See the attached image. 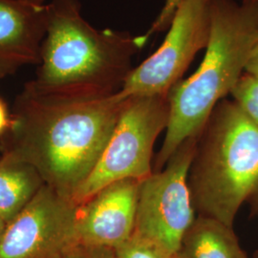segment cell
Instances as JSON below:
<instances>
[{
  "instance_id": "6",
  "label": "cell",
  "mask_w": 258,
  "mask_h": 258,
  "mask_svg": "<svg viewBox=\"0 0 258 258\" xmlns=\"http://www.w3.org/2000/svg\"><path fill=\"white\" fill-rule=\"evenodd\" d=\"M199 137L187 139L161 170L140 182L134 233L179 252L192 225L194 204L188 174Z\"/></svg>"
},
{
  "instance_id": "14",
  "label": "cell",
  "mask_w": 258,
  "mask_h": 258,
  "mask_svg": "<svg viewBox=\"0 0 258 258\" xmlns=\"http://www.w3.org/2000/svg\"><path fill=\"white\" fill-rule=\"evenodd\" d=\"M233 102L250 120L258 124V81L249 75H242L231 91Z\"/></svg>"
},
{
  "instance_id": "3",
  "label": "cell",
  "mask_w": 258,
  "mask_h": 258,
  "mask_svg": "<svg viewBox=\"0 0 258 258\" xmlns=\"http://www.w3.org/2000/svg\"><path fill=\"white\" fill-rule=\"evenodd\" d=\"M258 36V5L213 0L210 40L198 69L171 88L169 120L156 161L161 170L187 139L200 137L215 106L245 73Z\"/></svg>"
},
{
  "instance_id": "1",
  "label": "cell",
  "mask_w": 258,
  "mask_h": 258,
  "mask_svg": "<svg viewBox=\"0 0 258 258\" xmlns=\"http://www.w3.org/2000/svg\"><path fill=\"white\" fill-rule=\"evenodd\" d=\"M127 99L43 92L28 83L11 120L12 151L37 169L45 184L71 199L106 147Z\"/></svg>"
},
{
  "instance_id": "20",
  "label": "cell",
  "mask_w": 258,
  "mask_h": 258,
  "mask_svg": "<svg viewBox=\"0 0 258 258\" xmlns=\"http://www.w3.org/2000/svg\"><path fill=\"white\" fill-rule=\"evenodd\" d=\"M241 2L251 5H258V0H241Z\"/></svg>"
},
{
  "instance_id": "4",
  "label": "cell",
  "mask_w": 258,
  "mask_h": 258,
  "mask_svg": "<svg viewBox=\"0 0 258 258\" xmlns=\"http://www.w3.org/2000/svg\"><path fill=\"white\" fill-rule=\"evenodd\" d=\"M188 186L194 210L232 227L242 205L258 192V124L222 100L198 139Z\"/></svg>"
},
{
  "instance_id": "8",
  "label": "cell",
  "mask_w": 258,
  "mask_h": 258,
  "mask_svg": "<svg viewBox=\"0 0 258 258\" xmlns=\"http://www.w3.org/2000/svg\"><path fill=\"white\" fill-rule=\"evenodd\" d=\"M78 206L44 184L10 222L0 258H63L76 239Z\"/></svg>"
},
{
  "instance_id": "13",
  "label": "cell",
  "mask_w": 258,
  "mask_h": 258,
  "mask_svg": "<svg viewBox=\"0 0 258 258\" xmlns=\"http://www.w3.org/2000/svg\"><path fill=\"white\" fill-rule=\"evenodd\" d=\"M116 258H180L179 252L164 248L136 233L114 249Z\"/></svg>"
},
{
  "instance_id": "9",
  "label": "cell",
  "mask_w": 258,
  "mask_h": 258,
  "mask_svg": "<svg viewBox=\"0 0 258 258\" xmlns=\"http://www.w3.org/2000/svg\"><path fill=\"white\" fill-rule=\"evenodd\" d=\"M140 182H115L78 206L77 243L115 249L126 242L135 231Z\"/></svg>"
},
{
  "instance_id": "12",
  "label": "cell",
  "mask_w": 258,
  "mask_h": 258,
  "mask_svg": "<svg viewBox=\"0 0 258 258\" xmlns=\"http://www.w3.org/2000/svg\"><path fill=\"white\" fill-rule=\"evenodd\" d=\"M180 258H249L232 227L199 215L184 234Z\"/></svg>"
},
{
  "instance_id": "18",
  "label": "cell",
  "mask_w": 258,
  "mask_h": 258,
  "mask_svg": "<svg viewBox=\"0 0 258 258\" xmlns=\"http://www.w3.org/2000/svg\"><path fill=\"white\" fill-rule=\"evenodd\" d=\"M11 125V119H10L8 111L6 106L0 100V135L9 127Z\"/></svg>"
},
{
  "instance_id": "5",
  "label": "cell",
  "mask_w": 258,
  "mask_h": 258,
  "mask_svg": "<svg viewBox=\"0 0 258 258\" xmlns=\"http://www.w3.org/2000/svg\"><path fill=\"white\" fill-rule=\"evenodd\" d=\"M168 120L167 95L127 99L102 156L72 201L80 206L115 182L150 175L154 144Z\"/></svg>"
},
{
  "instance_id": "10",
  "label": "cell",
  "mask_w": 258,
  "mask_h": 258,
  "mask_svg": "<svg viewBox=\"0 0 258 258\" xmlns=\"http://www.w3.org/2000/svg\"><path fill=\"white\" fill-rule=\"evenodd\" d=\"M47 18L46 0H0V79L39 63Z\"/></svg>"
},
{
  "instance_id": "11",
  "label": "cell",
  "mask_w": 258,
  "mask_h": 258,
  "mask_svg": "<svg viewBox=\"0 0 258 258\" xmlns=\"http://www.w3.org/2000/svg\"><path fill=\"white\" fill-rule=\"evenodd\" d=\"M45 184L37 168L18 154L0 158V216L9 224Z\"/></svg>"
},
{
  "instance_id": "17",
  "label": "cell",
  "mask_w": 258,
  "mask_h": 258,
  "mask_svg": "<svg viewBox=\"0 0 258 258\" xmlns=\"http://www.w3.org/2000/svg\"><path fill=\"white\" fill-rule=\"evenodd\" d=\"M245 73L253 77L258 81V36L253 48L251 50L249 60L246 65Z\"/></svg>"
},
{
  "instance_id": "2",
  "label": "cell",
  "mask_w": 258,
  "mask_h": 258,
  "mask_svg": "<svg viewBox=\"0 0 258 258\" xmlns=\"http://www.w3.org/2000/svg\"><path fill=\"white\" fill-rule=\"evenodd\" d=\"M148 42L143 34L94 27L83 18L79 0H51L37 76L30 83L59 95L115 94Z\"/></svg>"
},
{
  "instance_id": "21",
  "label": "cell",
  "mask_w": 258,
  "mask_h": 258,
  "mask_svg": "<svg viewBox=\"0 0 258 258\" xmlns=\"http://www.w3.org/2000/svg\"><path fill=\"white\" fill-rule=\"evenodd\" d=\"M254 258H258V251L255 252V254H254Z\"/></svg>"
},
{
  "instance_id": "7",
  "label": "cell",
  "mask_w": 258,
  "mask_h": 258,
  "mask_svg": "<svg viewBox=\"0 0 258 258\" xmlns=\"http://www.w3.org/2000/svg\"><path fill=\"white\" fill-rule=\"evenodd\" d=\"M213 0H184L175 12L161 46L125 78L119 94L124 99L166 96L183 80L212 29Z\"/></svg>"
},
{
  "instance_id": "16",
  "label": "cell",
  "mask_w": 258,
  "mask_h": 258,
  "mask_svg": "<svg viewBox=\"0 0 258 258\" xmlns=\"http://www.w3.org/2000/svg\"><path fill=\"white\" fill-rule=\"evenodd\" d=\"M63 258H116L114 249L104 248H95L75 244L74 246L65 253Z\"/></svg>"
},
{
  "instance_id": "19",
  "label": "cell",
  "mask_w": 258,
  "mask_h": 258,
  "mask_svg": "<svg viewBox=\"0 0 258 258\" xmlns=\"http://www.w3.org/2000/svg\"><path fill=\"white\" fill-rule=\"evenodd\" d=\"M7 226H8V223L0 216V241L2 239L4 233H5V231L7 229Z\"/></svg>"
},
{
  "instance_id": "15",
  "label": "cell",
  "mask_w": 258,
  "mask_h": 258,
  "mask_svg": "<svg viewBox=\"0 0 258 258\" xmlns=\"http://www.w3.org/2000/svg\"><path fill=\"white\" fill-rule=\"evenodd\" d=\"M183 1L184 0H166L164 7L158 15L156 19L153 21L151 26L148 28V31L143 34L148 41L152 36L161 32H165L168 29L171 20L175 15L176 11Z\"/></svg>"
}]
</instances>
